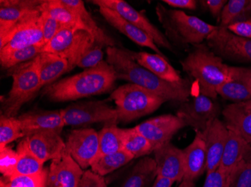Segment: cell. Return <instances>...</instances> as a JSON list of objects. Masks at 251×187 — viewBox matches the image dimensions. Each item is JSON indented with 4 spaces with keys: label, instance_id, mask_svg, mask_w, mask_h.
Listing matches in <instances>:
<instances>
[{
    "label": "cell",
    "instance_id": "1",
    "mask_svg": "<svg viewBox=\"0 0 251 187\" xmlns=\"http://www.w3.org/2000/svg\"><path fill=\"white\" fill-rule=\"evenodd\" d=\"M106 62L113 67L117 80L146 88L167 101L181 103L188 101L191 94V82L183 80L179 83H169L159 78L145 67L139 65L130 56L127 49L118 46L106 48Z\"/></svg>",
    "mask_w": 251,
    "mask_h": 187
},
{
    "label": "cell",
    "instance_id": "2",
    "mask_svg": "<svg viewBox=\"0 0 251 187\" xmlns=\"http://www.w3.org/2000/svg\"><path fill=\"white\" fill-rule=\"evenodd\" d=\"M116 80L113 67L102 61L96 67L55 82L45 87L42 92L53 102L76 101L112 92Z\"/></svg>",
    "mask_w": 251,
    "mask_h": 187
},
{
    "label": "cell",
    "instance_id": "3",
    "mask_svg": "<svg viewBox=\"0 0 251 187\" xmlns=\"http://www.w3.org/2000/svg\"><path fill=\"white\" fill-rule=\"evenodd\" d=\"M182 68L198 83L200 94L215 100L218 89L229 80V67L206 43L193 46L180 61Z\"/></svg>",
    "mask_w": 251,
    "mask_h": 187
},
{
    "label": "cell",
    "instance_id": "4",
    "mask_svg": "<svg viewBox=\"0 0 251 187\" xmlns=\"http://www.w3.org/2000/svg\"><path fill=\"white\" fill-rule=\"evenodd\" d=\"M155 11L168 40L181 48L202 43L217 28L180 10L166 8L162 3L156 4Z\"/></svg>",
    "mask_w": 251,
    "mask_h": 187
},
{
    "label": "cell",
    "instance_id": "5",
    "mask_svg": "<svg viewBox=\"0 0 251 187\" xmlns=\"http://www.w3.org/2000/svg\"><path fill=\"white\" fill-rule=\"evenodd\" d=\"M110 99L116 104L118 123H129L153 113L166 102L154 93L132 83L114 90Z\"/></svg>",
    "mask_w": 251,
    "mask_h": 187
},
{
    "label": "cell",
    "instance_id": "6",
    "mask_svg": "<svg viewBox=\"0 0 251 187\" xmlns=\"http://www.w3.org/2000/svg\"><path fill=\"white\" fill-rule=\"evenodd\" d=\"M13 83L8 95L2 98V115L16 117L26 103L29 102L42 88L38 56L32 61L8 69Z\"/></svg>",
    "mask_w": 251,
    "mask_h": 187
},
{
    "label": "cell",
    "instance_id": "7",
    "mask_svg": "<svg viewBox=\"0 0 251 187\" xmlns=\"http://www.w3.org/2000/svg\"><path fill=\"white\" fill-rule=\"evenodd\" d=\"M95 39L84 30L63 27L53 39L44 46L42 53H50L66 59L70 71L77 66L80 58Z\"/></svg>",
    "mask_w": 251,
    "mask_h": 187
},
{
    "label": "cell",
    "instance_id": "8",
    "mask_svg": "<svg viewBox=\"0 0 251 187\" xmlns=\"http://www.w3.org/2000/svg\"><path fill=\"white\" fill-rule=\"evenodd\" d=\"M208 47L221 59L251 63V40L237 36L223 26H217L206 39Z\"/></svg>",
    "mask_w": 251,
    "mask_h": 187
},
{
    "label": "cell",
    "instance_id": "9",
    "mask_svg": "<svg viewBox=\"0 0 251 187\" xmlns=\"http://www.w3.org/2000/svg\"><path fill=\"white\" fill-rule=\"evenodd\" d=\"M66 126L118 122V113L105 101H86L71 104L60 110Z\"/></svg>",
    "mask_w": 251,
    "mask_h": 187
},
{
    "label": "cell",
    "instance_id": "10",
    "mask_svg": "<svg viewBox=\"0 0 251 187\" xmlns=\"http://www.w3.org/2000/svg\"><path fill=\"white\" fill-rule=\"evenodd\" d=\"M91 2L98 7H105L114 10L135 27L150 36L158 47L167 49L171 52L175 51L174 46L168 40L165 34L155 26L142 11H137L127 2L124 0H94Z\"/></svg>",
    "mask_w": 251,
    "mask_h": 187
},
{
    "label": "cell",
    "instance_id": "11",
    "mask_svg": "<svg viewBox=\"0 0 251 187\" xmlns=\"http://www.w3.org/2000/svg\"><path fill=\"white\" fill-rule=\"evenodd\" d=\"M32 46H45L40 9L34 11L18 23L9 34L0 56Z\"/></svg>",
    "mask_w": 251,
    "mask_h": 187
},
{
    "label": "cell",
    "instance_id": "12",
    "mask_svg": "<svg viewBox=\"0 0 251 187\" xmlns=\"http://www.w3.org/2000/svg\"><path fill=\"white\" fill-rule=\"evenodd\" d=\"M221 109L208 97L201 94L180 104L177 115L184 121L187 126H191L196 132H202L214 119H218Z\"/></svg>",
    "mask_w": 251,
    "mask_h": 187
},
{
    "label": "cell",
    "instance_id": "13",
    "mask_svg": "<svg viewBox=\"0 0 251 187\" xmlns=\"http://www.w3.org/2000/svg\"><path fill=\"white\" fill-rule=\"evenodd\" d=\"M66 151L83 170L87 169L98 155V133L91 128L73 130L68 136Z\"/></svg>",
    "mask_w": 251,
    "mask_h": 187
},
{
    "label": "cell",
    "instance_id": "14",
    "mask_svg": "<svg viewBox=\"0 0 251 187\" xmlns=\"http://www.w3.org/2000/svg\"><path fill=\"white\" fill-rule=\"evenodd\" d=\"M185 126L187 125L177 115L167 114L148 119L135 127L155 149L170 143L173 136Z\"/></svg>",
    "mask_w": 251,
    "mask_h": 187
},
{
    "label": "cell",
    "instance_id": "15",
    "mask_svg": "<svg viewBox=\"0 0 251 187\" xmlns=\"http://www.w3.org/2000/svg\"><path fill=\"white\" fill-rule=\"evenodd\" d=\"M40 0H1L0 1V50L7 43L11 31L21 21L40 9Z\"/></svg>",
    "mask_w": 251,
    "mask_h": 187
},
{
    "label": "cell",
    "instance_id": "16",
    "mask_svg": "<svg viewBox=\"0 0 251 187\" xmlns=\"http://www.w3.org/2000/svg\"><path fill=\"white\" fill-rule=\"evenodd\" d=\"M153 154L157 176L174 183H180L184 180L185 174L184 150L170 142L155 148Z\"/></svg>",
    "mask_w": 251,
    "mask_h": 187
},
{
    "label": "cell",
    "instance_id": "17",
    "mask_svg": "<svg viewBox=\"0 0 251 187\" xmlns=\"http://www.w3.org/2000/svg\"><path fill=\"white\" fill-rule=\"evenodd\" d=\"M196 133L203 139L206 147V173L218 169L229 135L225 124L218 118L212 121L204 131Z\"/></svg>",
    "mask_w": 251,
    "mask_h": 187
},
{
    "label": "cell",
    "instance_id": "18",
    "mask_svg": "<svg viewBox=\"0 0 251 187\" xmlns=\"http://www.w3.org/2000/svg\"><path fill=\"white\" fill-rule=\"evenodd\" d=\"M31 152L42 163L58 160L66 150V143L60 133L53 130H41L25 136Z\"/></svg>",
    "mask_w": 251,
    "mask_h": 187
},
{
    "label": "cell",
    "instance_id": "19",
    "mask_svg": "<svg viewBox=\"0 0 251 187\" xmlns=\"http://www.w3.org/2000/svg\"><path fill=\"white\" fill-rule=\"evenodd\" d=\"M84 171L65 150L58 160H52L48 177V187H78Z\"/></svg>",
    "mask_w": 251,
    "mask_h": 187
},
{
    "label": "cell",
    "instance_id": "20",
    "mask_svg": "<svg viewBox=\"0 0 251 187\" xmlns=\"http://www.w3.org/2000/svg\"><path fill=\"white\" fill-rule=\"evenodd\" d=\"M218 95L233 103L251 99V67H229V80L218 89Z\"/></svg>",
    "mask_w": 251,
    "mask_h": 187
},
{
    "label": "cell",
    "instance_id": "21",
    "mask_svg": "<svg viewBox=\"0 0 251 187\" xmlns=\"http://www.w3.org/2000/svg\"><path fill=\"white\" fill-rule=\"evenodd\" d=\"M25 136L41 130L61 133L65 125L60 110H33L18 117Z\"/></svg>",
    "mask_w": 251,
    "mask_h": 187
},
{
    "label": "cell",
    "instance_id": "22",
    "mask_svg": "<svg viewBox=\"0 0 251 187\" xmlns=\"http://www.w3.org/2000/svg\"><path fill=\"white\" fill-rule=\"evenodd\" d=\"M99 9H100V13L108 23L117 30L119 31L123 35L126 36L128 39H130L134 43L143 47H148L153 50L155 53L166 56L155 44L154 42L152 40L150 36L135 27L129 21L124 19L119 14L117 13L116 11L102 6L99 7Z\"/></svg>",
    "mask_w": 251,
    "mask_h": 187
},
{
    "label": "cell",
    "instance_id": "23",
    "mask_svg": "<svg viewBox=\"0 0 251 187\" xmlns=\"http://www.w3.org/2000/svg\"><path fill=\"white\" fill-rule=\"evenodd\" d=\"M128 52L139 65L145 67L159 78L169 83H179L184 80L180 77L178 71H176L169 62L166 56L147 52H135L129 50Z\"/></svg>",
    "mask_w": 251,
    "mask_h": 187
},
{
    "label": "cell",
    "instance_id": "24",
    "mask_svg": "<svg viewBox=\"0 0 251 187\" xmlns=\"http://www.w3.org/2000/svg\"><path fill=\"white\" fill-rule=\"evenodd\" d=\"M251 160V145L243 138L229 130L220 169L230 174L240 163Z\"/></svg>",
    "mask_w": 251,
    "mask_h": 187
},
{
    "label": "cell",
    "instance_id": "25",
    "mask_svg": "<svg viewBox=\"0 0 251 187\" xmlns=\"http://www.w3.org/2000/svg\"><path fill=\"white\" fill-rule=\"evenodd\" d=\"M228 130L240 136L251 145V110L244 103H232L222 112Z\"/></svg>",
    "mask_w": 251,
    "mask_h": 187
},
{
    "label": "cell",
    "instance_id": "26",
    "mask_svg": "<svg viewBox=\"0 0 251 187\" xmlns=\"http://www.w3.org/2000/svg\"><path fill=\"white\" fill-rule=\"evenodd\" d=\"M184 180L194 181L206 171V147L203 139L196 133L193 142L184 150Z\"/></svg>",
    "mask_w": 251,
    "mask_h": 187
},
{
    "label": "cell",
    "instance_id": "27",
    "mask_svg": "<svg viewBox=\"0 0 251 187\" xmlns=\"http://www.w3.org/2000/svg\"><path fill=\"white\" fill-rule=\"evenodd\" d=\"M38 64L42 88L53 83L62 75L70 72L68 60L53 53H41L38 56Z\"/></svg>",
    "mask_w": 251,
    "mask_h": 187
},
{
    "label": "cell",
    "instance_id": "28",
    "mask_svg": "<svg viewBox=\"0 0 251 187\" xmlns=\"http://www.w3.org/2000/svg\"><path fill=\"white\" fill-rule=\"evenodd\" d=\"M64 5L69 7L77 14L81 18L86 31L91 35L95 39L96 42L102 46H118L115 39L108 36V34L99 27L96 21L89 13L86 8L84 2L81 0H61Z\"/></svg>",
    "mask_w": 251,
    "mask_h": 187
},
{
    "label": "cell",
    "instance_id": "29",
    "mask_svg": "<svg viewBox=\"0 0 251 187\" xmlns=\"http://www.w3.org/2000/svg\"><path fill=\"white\" fill-rule=\"evenodd\" d=\"M157 177L154 159L142 157L135 163L121 187H149Z\"/></svg>",
    "mask_w": 251,
    "mask_h": 187
},
{
    "label": "cell",
    "instance_id": "30",
    "mask_svg": "<svg viewBox=\"0 0 251 187\" xmlns=\"http://www.w3.org/2000/svg\"><path fill=\"white\" fill-rule=\"evenodd\" d=\"M40 11L48 12L58 21L63 27L86 31L77 14L64 5L61 0H45L41 5Z\"/></svg>",
    "mask_w": 251,
    "mask_h": 187
},
{
    "label": "cell",
    "instance_id": "31",
    "mask_svg": "<svg viewBox=\"0 0 251 187\" xmlns=\"http://www.w3.org/2000/svg\"><path fill=\"white\" fill-rule=\"evenodd\" d=\"M118 124L114 122L105 124L99 132V153L97 158L123 150V128L118 127Z\"/></svg>",
    "mask_w": 251,
    "mask_h": 187
},
{
    "label": "cell",
    "instance_id": "32",
    "mask_svg": "<svg viewBox=\"0 0 251 187\" xmlns=\"http://www.w3.org/2000/svg\"><path fill=\"white\" fill-rule=\"evenodd\" d=\"M123 150L128 152L134 159H137L151 154L154 148L135 127L123 128Z\"/></svg>",
    "mask_w": 251,
    "mask_h": 187
},
{
    "label": "cell",
    "instance_id": "33",
    "mask_svg": "<svg viewBox=\"0 0 251 187\" xmlns=\"http://www.w3.org/2000/svg\"><path fill=\"white\" fill-rule=\"evenodd\" d=\"M17 152L19 159L14 177L32 176L43 171L44 163L31 152L26 139H24L20 142L17 147Z\"/></svg>",
    "mask_w": 251,
    "mask_h": 187
},
{
    "label": "cell",
    "instance_id": "34",
    "mask_svg": "<svg viewBox=\"0 0 251 187\" xmlns=\"http://www.w3.org/2000/svg\"><path fill=\"white\" fill-rule=\"evenodd\" d=\"M133 157L124 150L97 157L90 166L91 170L104 177L115 170L126 165L133 160Z\"/></svg>",
    "mask_w": 251,
    "mask_h": 187
},
{
    "label": "cell",
    "instance_id": "35",
    "mask_svg": "<svg viewBox=\"0 0 251 187\" xmlns=\"http://www.w3.org/2000/svg\"><path fill=\"white\" fill-rule=\"evenodd\" d=\"M251 18V0H229L223 10L220 26L228 27Z\"/></svg>",
    "mask_w": 251,
    "mask_h": 187
},
{
    "label": "cell",
    "instance_id": "36",
    "mask_svg": "<svg viewBox=\"0 0 251 187\" xmlns=\"http://www.w3.org/2000/svg\"><path fill=\"white\" fill-rule=\"evenodd\" d=\"M45 46H32L11 52L5 56H0L1 66L5 69H11L23 63L32 61L43 52Z\"/></svg>",
    "mask_w": 251,
    "mask_h": 187
},
{
    "label": "cell",
    "instance_id": "37",
    "mask_svg": "<svg viewBox=\"0 0 251 187\" xmlns=\"http://www.w3.org/2000/svg\"><path fill=\"white\" fill-rule=\"evenodd\" d=\"M22 137H25V135L18 118L2 114L0 117V148Z\"/></svg>",
    "mask_w": 251,
    "mask_h": 187
},
{
    "label": "cell",
    "instance_id": "38",
    "mask_svg": "<svg viewBox=\"0 0 251 187\" xmlns=\"http://www.w3.org/2000/svg\"><path fill=\"white\" fill-rule=\"evenodd\" d=\"M48 168L32 176H15L11 179L1 178L0 187H48Z\"/></svg>",
    "mask_w": 251,
    "mask_h": 187
},
{
    "label": "cell",
    "instance_id": "39",
    "mask_svg": "<svg viewBox=\"0 0 251 187\" xmlns=\"http://www.w3.org/2000/svg\"><path fill=\"white\" fill-rule=\"evenodd\" d=\"M18 159L17 150L9 146L0 148V172L4 178L11 179L15 176Z\"/></svg>",
    "mask_w": 251,
    "mask_h": 187
},
{
    "label": "cell",
    "instance_id": "40",
    "mask_svg": "<svg viewBox=\"0 0 251 187\" xmlns=\"http://www.w3.org/2000/svg\"><path fill=\"white\" fill-rule=\"evenodd\" d=\"M102 47L103 46L100 43L94 42L83 53L77 62V67L87 70L100 64L103 61L104 53Z\"/></svg>",
    "mask_w": 251,
    "mask_h": 187
},
{
    "label": "cell",
    "instance_id": "41",
    "mask_svg": "<svg viewBox=\"0 0 251 187\" xmlns=\"http://www.w3.org/2000/svg\"><path fill=\"white\" fill-rule=\"evenodd\" d=\"M229 175V187H251V160L240 163Z\"/></svg>",
    "mask_w": 251,
    "mask_h": 187
},
{
    "label": "cell",
    "instance_id": "42",
    "mask_svg": "<svg viewBox=\"0 0 251 187\" xmlns=\"http://www.w3.org/2000/svg\"><path fill=\"white\" fill-rule=\"evenodd\" d=\"M41 13H42L44 42L46 45L54 38L56 34L58 33L59 31L63 28V26L46 11H41Z\"/></svg>",
    "mask_w": 251,
    "mask_h": 187
},
{
    "label": "cell",
    "instance_id": "43",
    "mask_svg": "<svg viewBox=\"0 0 251 187\" xmlns=\"http://www.w3.org/2000/svg\"><path fill=\"white\" fill-rule=\"evenodd\" d=\"M230 175L222 170L218 169L207 173L206 178L202 187H229Z\"/></svg>",
    "mask_w": 251,
    "mask_h": 187
},
{
    "label": "cell",
    "instance_id": "44",
    "mask_svg": "<svg viewBox=\"0 0 251 187\" xmlns=\"http://www.w3.org/2000/svg\"><path fill=\"white\" fill-rule=\"evenodd\" d=\"M78 187H107V184L103 177L90 169L84 171Z\"/></svg>",
    "mask_w": 251,
    "mask_h": 187
},
{
    "label": "cell",
    "instance_id": "45",
    "mask_svg": "<svg viewBox=\"0 0 251 187\" xmlns=\"http://www.w3.org/2000/svg\"><path fill=\"white\" fill-rule=\"evenodd\" d=\"M198 2L203 9L210 12V14L218 20V22H220L223 10L228 1L226 0H201Z\"/></svg>",
    "mask_w": 251,
    "mask_h": 187
},
{
    "label": "cell",
    "instance_id": "46",
    "mask_svg": "<svg viewBox=\"0 0 251 187\" xmlns=\"http://www.w3.org/2000/svg\"><path fill=\"white\" fill-rule=\"evenodd\" d=\"M237 36L251 40V18L226 27Z\"/></svg>",
    "mask_w": 251,
    "mask_h": 187
},
{
    "label": "cell",
    "instance_id": "47",
    "mask_svg": "<svg viewBox=\"0 0 251 187\" xmlns=\"http://www.w3.org/2000/svg\"><path fill=\"white\" fill-rule=\"evenodd\" d=\"M163 2L169 5L172 8L179 9H187L194 11L197 9L198 1L196 0H163Z\"/></svg>",
    "mask_w": 251,
    "mask_h": 187
},
{
    "label": "cell",
    "instance_id": "48",
    "mask_svg": "<svg viewBox=\"0 0 251 187\" xmlns=\"http://www.w3.org/2000/svg\"><path fill=\"white\" fill-rule=\"evenodd\" d=\"M174 182L166 178L160 176L156 177L154 182L152 184L151 187H172Z\"/></svg>",
    "mask_w": 251,
    "mask_h": 187
},
{
    "label": "cell",
    "instance_id": "49",
    "mask_svg": "<svg viewBox=\"0 0 251 187\" xmlns=\"http://www.w3.org/2000/svg\"><path fill=\"white\" fill-rule=\"evenodd\" d=\"M177 187H196V184L194 181L183 180Z\"/></svg>",
    "mask_w": 251,
    "mask_h": 187
},
{
    "label": "cell",
    "instance_id": "50",
    "mask_svg": "<svg viewBox=\"0 0 251 187\" xmlns=\"http://www.w3.org/2000/svg\"><path fill=\"white\" fill-rule=\"evenodd\" d=\"M244 104H245L246 107H248V109H251V99L249 100L248 101H247V102L244 103Z\"/></svg>",
    "mask_w": 251,
    "mask_h": 187
}]
</instances>
